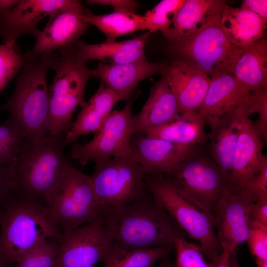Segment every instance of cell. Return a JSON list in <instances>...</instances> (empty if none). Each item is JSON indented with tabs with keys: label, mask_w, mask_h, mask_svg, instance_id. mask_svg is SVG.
I'll list each match as a JSON object with an SVG mask.
<instances>
[{
	"label": "cell",
	"mask_w": 267,
	"mask_h": 267,
	"mask_svg": "<svg viewBox=\"0 0 267 267\" xmlns=\"http://www.w3.org/2000/svg\"><path fill=\"white\" fill-rule=\"evenodd\" d=\"M103 222L112 246L139 250L172 246L186 234L146 189L138 198L103 213Z\"/></svg>",
	"instance_id": "1"
},
{
	"label": "cell",
	"mask_w": 267,
	"mask_h": 267,
	"mask_svg": "<svg viewBox=\"0 0 267 267\" xmlns=\"http://www.w3.org/2000/svg\"><path fill=\"white\" fill-rule=\"evenodd\" d=\"M25 62L11 97L0 106L9 114L7 120L25 138L36 140L49 133V91L46 78L56 53L37 56L24 53Z\"/></svg>",
	"instance_id": "2"
},
{
	"label": "cell",
	"mask_w": 267,
	"mask_h": 267,
	"mask_svg": "<svg viewBox=\"0 0 267 267\" xmlns=\"http://www.w3.org/2000/svg\"><path fill=\"white\" fill-rule=\"evenodd\" d=\"M66 136L25 138L10 164L12 192L25 199L44 202L72 164L64 153Z\"/></svg>",
	"instance_id": "3"
},
{
	"label": "cell",
	"mask_w": 267,
	"mask_h": 267,
	"mask_svg": "<svg viewBox=\"0 0 267 267\" xmlns=\"http://www.w3.org/2000/svg\"><path fill=\"white\" fill-rule=\"evenodd\" d=\"M59 236L44 202L12 191L0 206V263L4 267H11L43 240Z\"/></svg>",
	"instance_id": "4"
},
{
	"label": "cell",
	"mask_w": 267,
	"mask_h": 267,
	"mask_svg": "<svg viewBox=\"0 0 267 267\" xmlns=\"http://www.w3.org/2000/svg\"><path fill=\"white\" fill-rule=\"evenodd\" d=\"M225 0H218L202 25L187 37L171 42L177 56L210 78L232 74L241 50L227 38L221 24Z\"/></svg>",
	"instance_id": "5"
},
{
	"label": "cell",
	"mask_w": 267,
	"mask_h": 267,
	"mask_svg": "<svg viewBox=\"0 0 267 267\" xmlns=\"http://www.w3.org/2000/svg\"><path fill=\"white\" fill-rule=\"evenodd\" d=\"M58 50L51 66L55 74L48 87L49 135L66 136L74 111L85 102L86 85L94 77V70L78 58L74 45Z\"/></svg>",
	"instance_id": "6"
},
{
	"label": "cell",
	"mask_w": 267,
	"mask_h": 267,
	"mask_svg": "<svg viewBox=\"0 0 267 267\" xmlns=\"http://www.w3.org/2000/svg\"><path fill=\"white\" fill-rule=\"evenodd\" d=\"M44 203L48 217L60 236L103 214L92 190L89 176L72 164Z\"/></svg>",
	"instance_id": "7"
},
{
	"label": "cell",
	"mask_w": 267,
	"mask_h": 267,
	"mask_svg": "<svg viewBox=\"0 0 267 267\" xmlns=\"http://www.w3.org/2000/svg\"><path fill=\"white\" fill-rule=\"evenodd\" d=\"M145 187L186 235L198 242L208 261L222 253L212 220L183 197L168 179L146 175Z\"/></svg>",
	"instance_id": "8"
},
{
	"label": "cell",
	"mask_w": 267,
	"mask_h": 267,
	"mask_svg": "<svg viewBox=\"0 0 267 267\" xmlns=\"http://www.w3.org/2000/svg\"><path fill=\"white\" fill-rule=\"evenodd\" d=\"M163 176L214 223L227 181L211 157L198 149L173 173Z\"/></svg>",
	"instance_id": "9"
},
{
	"label": "cell",
	"mask_w": 267,
	"mask_h": 267,
	"mask_svg": "<svg viewBox=\"0 0 267 267\" xmlns=\"http://www.w3.org/2000/svg\"><path fill=\"white\" fill-rule=\"evenodd\" d=\"M93 161L95 169L89 182L103 213L129 204L145 191L146 174L131 156Z\"/></svg>",
	"instance_id": "10"
},
{
	"label": "cell",
	"mask_w": 267,
	"mask_h": 267,
	"mask_svg": "<svg viewBox=\"0 0 267 267\" xmlns=\"http://www.w3.org/2000/svg\"><path fill=\"white\" fill-rule=\"evenodd\" d=\"M56 267H95L112 247L103 215L56 239Z\"/></svg>",
	"instance_id": "11"
},
{
	"label": "cell",
	"mask_w": 267,
	"mask_h": 267,
	"mask_svg": "<svg viewBox=\"0 0 267 267\" xmlns=\"http://www.w3.org/2000/svg\"><path fill=\"white\" fill-rule=\"evenodd\" d=\"M129 101L120 110H113L94 138L85 144L74 143L70 157L84 166L89 160L101 158H121L131 156V137L133 134L131 108Z\"/></svg>",
	"instance_id": "12"
},
{
	"label": "cell",
	"mask_w": 267,
	"mask_h": 267,
	"mask_svg": "<svg viewBox=\"0 0 267 267\" xmlns=\"http://www.w3.org/2000/svg\"><path fill=\"white\" fill-rule=\"evenodd\" d=\"M255 201L244 189L234 190L227 184L213 223L223 250L232 253L246 242L251 209Z\"/></svg>",
	"instance_id": "13"
},
{
	"label": "cell",
	"mask_w": 267,
	"mask_h": 267,
	"mask_svg": "<svg viewBox=\"0 0 267 267\" xmlns=\"http://www.w3.org/2000/svg\"><path fill=\"white\" fill-rule=\"evenodd\" d=\"M84 9L80 1L72 0L69 4L53 12L46 26L36 37L33 48L26 52L37 56L74 45L89 25Z\"/></svg>",
	"instance_id": "14"
},
{
	"label": "cell",
	"mask_w": 267,
	"mask_h": 267,
	"mask_svg": "<svg viewBox=\"0 0 267 267\" xmlns=\"http://www.w3.org/2000/svg\"><path fill=\"white\" fill-rule=\"evenodd\" d=\"M130 143L131 156L141 166L147 175L153 177L171 174L199 149L197 145L149 138L141 132L133 134Z\"/></svg>",
	"instance_id": "15"
},
{
	"label": "cell",
	"mask_w": 267,
	"mask_h": 267,
	"mask_svg": "<svg viewBox=\"0 0 267 267\" xmlns=\"http://www.w3.org/2000/svg\"><path fill=\"white\" fill-rule=\"evenodd\" d=\"M72 0H20L11 9L0 14V36L4 43L14 45L22 35L35 38L40 32L39 22Z\"/></svg>",
	"instance_id": "16"
},
{
	"label": "cell",
	"mask_w": 267,
	"mask_h": 267,
	"mask_svg": "<svg viewBox=\"0 0 267 267\" xmlns=\"http://www.w3.org/2000/svg\"><path fill=\"white\" fill-rule=\"evenodd\" d=\"M159 73L170 88L180 113L197 112L206 95L211 78L178 58L166 63Z\"/></svg>",
	"instance_id": "17"
},
{
	"label": "cell",
	"mask_w": 267,
	"mask_h": 267,
	"mask_svg": "<svg viewBox=\"0 0 267 267\" xmlns=\"http://www.w3.org/2000/svg\"><path fill=\"white\" fill-rule=\"evenodd\" d=\"M263 141L254 123L245 114L242 120L240 134L227 184L241 190L259 170L266 157L262 153Z\"/></svg>",
	"instance_id": "18"
},
{
	"label": "cell",
	"mask_w": 267,
	"mask_h": 267,
	"mask_svg": "<svg viewBox=\"0 0 267 267\" xmlns=\"http://www.w3.org/2000/svg\"><path fill=\"white\" fill-rule=\"evenodd\" d=\"M251 91L242 86L232 74L211 78L203 102L197 112L207 122L232 113L248 105Z\"/></svg>",
	"instance_id": "19"
},
{
	"label": "cell",
	"mask_w": 267,
	"mask_h": 267,
	"mask_svg": "<svg viewBox=\"0 0 267 267\" xmlns=\"http://www.w3.org/2000/svg\"><path fill=\"white\" fill-rule=\"evenodd\" d=\"M250 116L245 105L232 113L207 122L211 128L207 134L210 140V154L227 182L240 134L243 116Z\"/></svg>",
	"instance_id": "20"
},
{
	"label": "cell",
	"mask_w": 267,
	"mask_h": 267,
	"mask_svg": "<svg viewBox=\"0 0 267 267\" xmlns=\"http://www.w3.org/2000/svg\"><path fill=\"white\" fill-rule=\"evenodd\" d=\"M166 63L146 60L121 64L100 62L94 70V77H99L105 87L121 100L128 99L140 82L159 73Z\"/></svg>",
	"instance_id": "21"
},
{
	"label": "cell",
	"mask_w": 267,
	"mask_h": 267,
	"mask_svg": "<svg viewBox=\"0 0 267 267\" xmlns=\"http://www.w3.org/2000/svg\"><path fill=\"white\" fill-rule=\"evenodd\" d=\"M151 33L147 31L134 38L119 42L90 44L78 40L74 44L78 58L86 63L89 59L107 64H121L146 60L144 48Z\"/></svg>",
	"instance_id": "22"
},
{
	"label": "cell",
	"mask_w": 267,
	"mask_h": 267,
	"mask_svg": "<svg viewBox=\"0 0 267 267\" xmlns=\"http://www.w3.org/2000/svg\"><path fill=\"white\" fill-rule=\"evenodd\" d=\"M177 101L165 79L162 78L151 88L149 97L141 110L132 116L133 134L161 126L180 115Z\"/></svg>",
	"instance_id": "23"
},
{
	"label": "cell",
	"mask_w": 267,
	"mask_h": 267,
	"mask_svg": "<svg viewBox=\"0 0 267 267\" xmlns=\"http://www.w3.org/2000/svg\"><path fill=\"white\" fill-rule=\"evenodd\" d=\"M119 97L106 88L102 81L95 93L81 105L82 110L66 135L68 144L82 136L99 131L110 115Z\"/></svg>",
	"instance_id": "24"
},
{
	"label": "cell",
	"mask_w": 267,
	"mask_h": 267,
	"mask_svg": "<svg viewBox=\"0 0 267 267\" xmlns=\"http://www.w3.org/2000/svg\"><path fill=\"white\" fill-rule=\"evenodd\" d=\"M267 23L249 10L228 5L225 6L221 18L223 32L240 50L265 37Z\"/></svg>",
	"instance_id": "25"
},
{
	"label": "cell",
	"mask_w": 267,
	"mask_h": 267,
	"mask_svg": "<svg viewBox=\"0 0 267 267\" xmlns=\"http://www.w3.org/2000/svg\"><path fill=\"white\" fill-rule=\"evenodd\" d=\"M241 50L233 75L250 91L267 89L266 37Z\"/></svg>",
	"instance_id": "26"
},
{
	"label": "cell",
	"mask_w": 267,
	"mask_h": 267,
	"mask_svg": "<svg viewBox=\"0 0 267 267\" xmlns=\"http://www.w3.org/2000/svg\"><path fill=\"white\" fill-rule=\"evenodd\" d=\"M204 119L195 112L180 114L173 121L152 128L145 134L149 138H158L185 145L199 146L208 139Z\"/></svg>",
	"instance_id": "27"
},
{
	"label": "cell",
	"mask_w": 267,
	"mask_h": 267,
	"mask_svg": "<svg viewBox=\"0 0 267 267\" xmlns=\"http://www.w3.org/2000/svg\"><path fill=\"white\" fill-rule=\"evenodd\" d=\"M87 22L93 25L106 37L104 42L115 41L117 37L135 31L147 30L144 16L129 12H116L95 15L85 8Z\"/></svg>",
	"instance_id": "28"
},
{
	"label": "cell",
	"mask_w": 267,
	"mask_h": 267,
	"mask_svg": "<svg viewBox=\"0 0 267 267\" xmlns=\"http://www.w3.org/2000/svg\"><path fill=\"white\" fill-rule=\"evenodd\" d=\"M172 246L139 250H125L112 246L102 260L103 267H153L169 255Z\"/></svg>",
	"instance_id": "29"
},
{
	"label": "cell",
	"mask_w": 267,
	"mask_h": 267,
	"mask_svg": "<svg viewBox=\"0 0 267 267\" xmlns=\"http://www.w3.org/2000/svg\"><path fill=\"white\" fill-rule=\"evenodd\" d=\"M218 0H186L173 23L171 42L184 39L196 31Z\"/></svg>",
	"instance_id": "30"
},
{
	"label": "cell",
	"mask_w": 267,
	"mask_h": 267,
	"mask_svg": "<svg viewBox=\"0 0 267 267\" xmlns=\"http://www.w3.org/2000/svg\"><path fill=\"white\" fill-rule=\"evenodd\" d=\"M186 0H163L144 16L147 30L152 33L159 31L169 41L172 38L173 24L176 16Z\"/></svg>",
	"instance_id": "31"
},
{
	"label": "cell",
	"mask_w": 267,
	"mask_h": 267,
	"mask_svg": "<svg viewBox=\"0 0 267 267\" xmlns=\"http://www.w3.org/2000/svg\"><path fill=\"white\" fill-rule=\"evenodd\" d=\"M58 246L51 239L41 242L21 256L11 267H56Z\"/></svg>",
	"instance_id": "32"
},
{
	"label": "cell",
	"mask_w": 267,
	"mask_h": 267,
	"mask_svg": "<svg viewBox=\"0 0 267 267\" xmlns=\"http://www.w3.org/2000/svg\"><path fill=\"white\" fill-rule=\"evenodd\" d=\"M175 267H211L199 244L179 237L174 242Z\"/></svg>",
	"instance_id": "33"
},
{
	"label": "cell",
	"mask_w": 267,
	"mask_h": 267,
	"mask_svg": "<svg viewBox=\"0 0 267 267\" xmlns=\"http://www.w3.org/2000/svg\"><path fill=\"white\" fill-rule=\"evenodd\" d=\"M24 139L22 132L7 121L0 125V164L14 161Z\"/></svg>",
	"instance_id": "34"
},
{
	"label": "cell",
	"mask_w": 267,
	"mask_h": 267,
	"mask_svg": "<svg viewBox=\"0 0 267 267\" xmlns=\"http://www.w3.org/2000/svg\"><path fill=\"white\" fill-rule=\"evenodd\" d=\"M24 62V53H17L14 45L0 44V92L17 75Z\"/></svg>",
	"instance_id": "35"
},
{
	"label": "cell",
	"mask_w": 267,
	"mask_h": 267,
	"mask_svg": "<svg viewBox=\"0 0 267 267\" xmlns=\"http://www.w3.org/2000/svg\"><path fill=\"white\" fill-rule=\"evenodd\" d=\"M247 110L250 116L257 112L259 114L258 121L254 124L265 144L267 138V89L251 91V101Z\"/></svg>",
	"instance_id": "36"
},
{
	"label": "cell",
	"mask_w": 267,
	"mask_h": 267,
	"mask_svg": "<svg viewBox=\"0 0 267 267\" xmlns=\"http://www.w3.org/2000/svg\"><path fill=\"white\" fill-rule=\"evenodd\" d=\"M246 242L255 260L267 261V225L250 219Z\"/></svg>",
	"instance_id": "37"
},
{
	"label": "cell",
	"mask_w": 267,
	"mask_h": 267,
	"mask_svg": "<svg viewBox=\"0 0 267 267\" xmlns=\"http://www.w3.org/2000/svg\"><path fill=\"white\" fill-rule=\"evenodd\" d=\"M243 189L256 200L267 197V157L264 159L259 170L244 185Z\"/></svg>",
	"instance_id": "38"
},
{
	"label": "cell",
	"mask_w": 267,
	"mask_h": 267,
	"mask_svg": "<svg viewBox=\"0 0 267 267\" xmlns=\"http://www.w3.org/2000/svg\"><path fill=\"white\" fill-rule=\"evenodd\" d=\"M89 5L102 4L112 7L114 11L135 13L138 8L136 1L131 0H88Z\"/></svg>",
	"instance_id": "39"
},
{
	"label": "cell",
	"mask_w": 267,
	"mask_h": 267,
	"mask_svg": "<svg viewBox=\"0 0 267 267\" xmlns=\"http://www.w3.org/2000/svg\"><path fill=\"white\" fill-rule=\"evenodd\" d=\"M12 191L10 164H0V206Z\"/></svg>",
	"instance_id": "40"
},
{
	"label": "cell",
	"mask_w": 267,
	"mask_h": 267,
	"mask_svg": "<svg viewBox=\"0 0 267 267\" xmlns=\"http://www.w3.org/2000/svg\"><path fill=\"white\" fill-rule=\"evenodd\" d=\"M250 219L267 225V197L255 201L251 209Z\"/></svg>",
	"instance_id": "41"
},
{
	"label": "cell",
	"mask_w": 267,
	"mask_h": 267,
	"mask_svg": "<svg viewBox=\"0 0 267 267\" xmlns=\"http://www.w3.org/2000/svg\"><path fill=\"white\" fill-rule=\"evenodd\" d=\"M240 8L258 15L267 22V0H244L242 1Z\"/></svg>",
	"instance_id": "42"
},
{
	"label": "cell",
	"mask_w": 267,
	"mask_h": 267,
	"mask_svg": "<svg viewBox=\"0 0 267 267\" xmlns=\"http://www.w3.org/2000/svg\"><path fill=\"white\" fill-rule=\"evenodd\" d=\"M230 253L225 250H223L222 253L215 259L212 261H209L211 267H230Z\"/></svg>",
	"instance_id": "43"
},
{
	"label": "cell",
	"mask_w": 267,
	"mask_h": 267,
	"mask_svg": "<svg viewBox=\"0 0 267 267\" xmlns=\"http://www.w3.org/2000/svg\"><path fill=\"white\" fill-rule=\"evenodd\" d=\"M17 0H0V14L10 10L19 2Z\"/></svg>",
	"instance_id": "44"
},
{
	"label": "cell",
	"mask_w": 267,
	"mask_h": 267,
	"mask_svg": "<svg viewBox=\"0 0 267 267\" xmlns=\"http://www.w3.org/2000/svg\"><path fill=\"white\" fill-rule=\"evenodd\" d=\"M156 267H175V266L174 263L171 261L169 255L163 258L160 264Z\"/></svg>",
	"instance_id": "45"
},
{
	"label": "cell",
	"mask_w": 267,
	"mask_h": 267,
	"mask_svg": "<svg viewBox=\"0 0 267 267\" xmlns=\"http://www.w3.org/2000/svg\"><path fill=\"white\" fill-rule=\"evenodd\" d=\"M230 267H241L238 263L236 252H234L230 254Z\"/></svg>",
	"instance_id": "46"
},
{
	"label": "cell",
	"mask_w": 267,
	"mask_h": 267,
	"mask_svg": "<svg viewBox=\"0 0 267 267\" xmlns=\"http://www.w3.org/2000/svg\"><path fill=\"white\" fill-rule=\"evenodd\" d=\"M257 267H267V261L255 260Z\"/></svg>",
	"instance_id": "47"
},
{
	"label": "cell",
	"mask_w": 267,
	"mask_h": 267,
	"mask_svg": "<svg viewBox=\"0 0 267 267\" xmlns=\"http://www.w3.org/2000/svg\"><path fill=\"white\" fill-rule=\"evenodd\" d=\"M0 267H5L1 263H0Z\"/></svg>",
	"instance_id": "48"
}]
</instances>
